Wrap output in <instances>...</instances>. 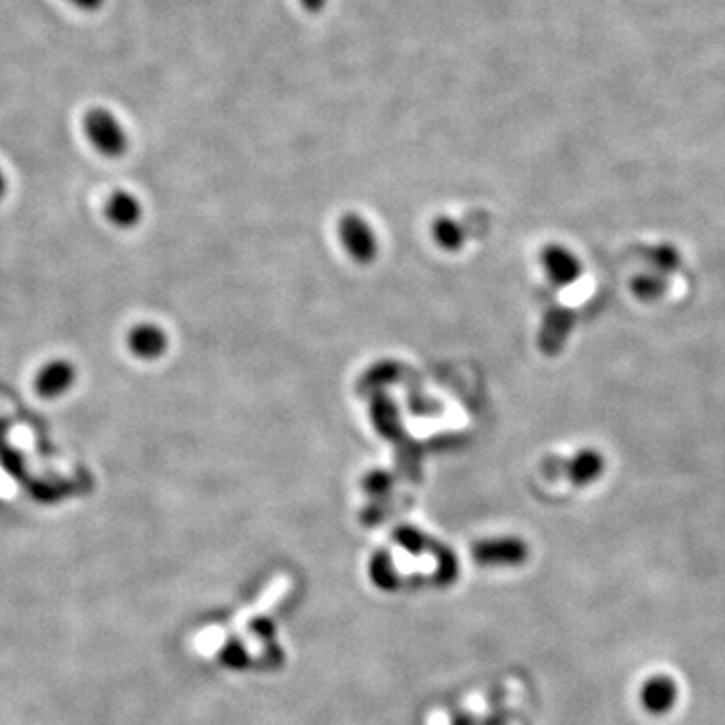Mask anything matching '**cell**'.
I'll list each match as a JSON object with an SVG mask.
<instances>
[{
  "label": "cell",
  "instance_id": "cell-15",
  "mask_svg": "<svg viewBox=\"0 0 725 725\" xmlns=\"http://www.w3.org/2000/svg\"><path fill=\"white\" fill-rule=\"evenodd\" d=\"M327 5V0H301V7L309 13H319Z\"/></svg>",
  "mask_w": 725,
  "mask_h": 725
},
{
  "label": "cell",
  "instance_id": "cell-4",
  "mask_svg": "<svg viewBox=\"0 0 725 725\" xmlns=\"http://www.w3.org/2000/svg\"><path fill=\"white\" fill-rule=\"evenodd\" d=\"M476 558L488 566H514L526 558V546L512 538L490 540L476 546Z\"/></svg>",
  "mask_w": 725,
  "mask_h": 725
},
{
  "label": "cell",
  "instance_id": "cell-11",
  "mask_svg": "<svg viewBox=\"0 0 725 725\" xmlns=\"http://www.w3.org/2000/svg\"><path fill=\"white\" fill-rule=\"evenodd\" d=\"M572 313L566 311V309H560V311H554L550 317H548V323L544 327V333H542V341H544V349L550 351V353H556L564 343H566V337L572 329Z\"/></svg>",
  "mask_w": 725,
  "mask_h": 725
},
{
  "label": "cell",
  "instance_id": "cell-6",
  "mask_svg": "<svg viewBox=\"0 0 725 725\" xmlns=\"http://www.w3.org/2000/svg\"><path fill=\"white\" fill-rule=\"evenodd\" d=\"M75 381V369L67 361H55L47 365L37 377V391L43 397H57L65 393Z\"/></svg>",
  "mask_w": 725,
  "mask_h": 725
},
{
  "label": "cell",
  "instance_id": "cell-2",
  "mask_svg": "<svg viewBox=\"0 0 725 725\" xmlns=\"http://www.w3.org/2000/svg\"><path fill=\"white\" fill-rule=\"evenodd\" d=\"M679 699L677 683L669 675H651L639 687V703L649 715L661 717L673 711Z\"/></svg>",
  "mask_w": 725,
  "mask_h": 725
},
{
  "label": "cell",
  "instance_id": "cell-1",
  "mask_svg": "<svg viewBox=\"0 0 725 725\" xmlns=\"http://www.w3.org/2000/svg\"><path fill=\"white\" fill-rule=\"evenodd\" d=\"M85 131L103 156L117 158L127 150V137L115 115L103 107H95L85 117Z\"/></svg>",
  "mask_w": 725,
  "mask_h": 725
},
{
  "label": "cell",
  "instance_id": "cell-5",
  "mask_svg": "<svg viewBox=\"0 0 725 725\" xmlns=\"http://www.w3.org/2000/svg\"><path fill=\"white\" fill-rule=\"evenodd\" d=\"M345 246L359 260H369L375 252V236L361 218H347L341 228Z\"/></svg>",
  "mask_w": 725,
  "mask_h": 725
},
{
  "label": "cell",
  "instance_id": "cell-8",
  "mask_svg": "<svg viewBox=\"0 0 725 725\" xmlns=\"http://www.w3.org/2000/svg\"><path fill=\"white\" fill-rule=\"evenodd\" d=\"M131 351L141 359H158L168 345L166 333L154 325L137 327L129 337Z\"/></svg>",
  "mask_w": 725,
  "mask_h": 725
},
{
  "label": "cell",
  "instance_id": "cell-12",
  "mask_svg": "<svg viewBox=\"0 0 725 725\" xmlns=\"http://www.w3.org/2000/svg\"><path fill=\"white\" fill-rule=\"evenodd\" d=\"M645 258H647L651 270H655V272H659V274H663L667 278L671 274H675L681 268V264H683V258H681L679 248L673 246V244H669V242H661L657 246H651L647 250V256Z\"/></svg>",
  "mask_w": 725,
  "mask_h": 725
},
{
  "label": "cell",
  "instance_id": "cell-3",
  "mask_svg": "<svg viewBox=\"0 0 725 725\" xmlns=\"http://www.w3.org/2000/svg\"><path fill=\"white\" fill-rule=\"evenodd\" d=\"M542 266H544L546 276L556 286H570L572 282H576L580 276H583V264H580L576 254H572L568 248H564L560 244H552V246L544 248Z\"/></svg>",
  "mask_w": 725,
  "mask_h": 725
},
{
  "label": "cell",
  "instance_id": "cell-9",
  "mask_svg": "<svg viewBox=\"0 0 725 725\" xmlns=\"http://www.w3.org/2000/svg\"><path fill=\"white\" fill-rule=\"evenodd\" d=\"M667 290H669V278L655 270L639 272L631 280V293L641 303H655L667 295Z\"/></svg>",
  "mask_w": 725,
  "mask_h": 725
},
{
  "label": "cell",
  "instance_id": "cell-16",
  "mask_svg": "<svg viewBox=\"0 0 725 725\" xmlns=\"http://www.w3.org/2000/svg\"><path fill=\"white\" fill-rule=\"evenodd\" d=\"M3 194H5V174L0 172V198H3Z\"/></svg>",
  "mask_w": 725,
  "mask_h": 725
},
{
  "label": "cell",
  "instance_id": "cell-7",
  "mask_svg": "<svg viewBox=\"0 0 725 725\" xmlns=\"http://www.w3.org/2000/svg\"><path fill=\"white\" fill-rule=\"evenodd\" d=\"M605 472V458L595 450L578 452L568 464V478L574 486H589Z\"/></svg>",
  "mask_w": 725,
  "mask_h": 725
},
{
  "label": "cell",
  "instance_id": "cell-14",
  "mask_svg": "<svg viewBox=\"0 0 725 725\" xmlns=\"http://www.w3.org/2000/svg\"><path fill=\"white\" fill-rule=\"evenodd\" d=\"M69 3L85 13H93L99 11L103 7V0H69Z\"/></svg>",
  "mask_w": 725,
  "mask_h": 725
},
{
  "label": "cell",
  "instance_id": "cell-10",
  "mask_svg": "<svg viewBox=\"0 0 725 725\" xmlns=\"http://www.w3.org/2000/svg\"><path fill=\"white\" fill-rule=\"evenodd\" d=\"M107 216L119 228H131L141 218V206L131 194L117 192L107 204Z\"/></svg>",
  "mask_w": 725,
  "mask_h": 725
},
{
  "label": "cell",
  "instance_id": "cell-13",
  "mask_svg": "<svg viewBox=\"0 0 725 725\" xmlns=\"http://www.w3.org/2000/svg\"><path fill=\"white\" fill-rule=\"evenodd\" d=\"M433 232H435V236H438L440 244H444L448 248H456L460 244V228L454 222L442 220V222H438V226H435Z\"/></svg>",
  "mask_w": 725,
  "mask_h": 725
}]
</instances>
